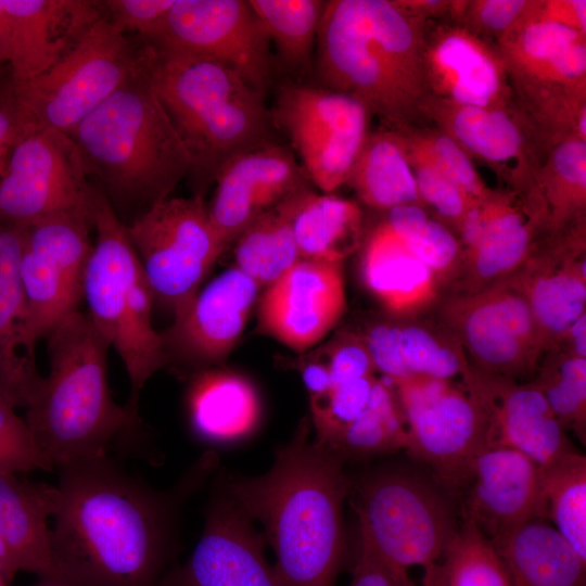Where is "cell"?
Returning a JSON list of instances; mask_svg holds the SVG:
<instances>
[{
    "label": "cell",
    "mask_w": 586,
    "mask_h": 586,
    "mask_svg": "<svg viewBox=\"0 0 586 586\" xmlns=\"http://www.w3.org/2000/svg\"><path fill=\"white\" fill-rule=\"evenodd\" d=\"M213 461L202 458L169 492L152 488L109 456L56 468L61 504L50 538L58 571L90 586H158L181 496Z\"/></svg>",
    "instance_id": "obj_1"
},
{
    "label": "cell",
    "mask_w": 586,
    "mask_h": 586,
    "mask_svg": "<svg viewBox=\"0 0 586 586\" xmlns=\"http://www.w3.org/2000/svg\"><path fill=\"white\" fill-rule=\"evenodd\" d=\"M349 492L344 461L310 440L307 419L265 474L224 483V493L263 525L284 586H335L346 552L343 505Z\"/></svg>",
    "instance_id": "obj_2"
},
{
    "label": "cell",
    "mask_w": 586,
    "mask_h": 586,
    "mask_svg": "<svg viewBox=\"0 0 586 586\" xmlns=\"http://www.w3.org/2000/svg\"><path fill=\"white\" fill-rule=\"evenodd\" d=\"M428 23L399 0L327 1L316 42L321 87L357 99L386 128L419 125Z\"/></svg>",
    "instance_id": "obj_3"
},
{
    "label": "cell",
    "mask_w": 586,
    "mask_h": 586,
    "mask_svg": "<svg viewBox=\"0 0 586 586\" xmlns=\"http://www.w3.org/2000/svg\"><path fill=\"white\" fill-rule=\"evenodd\" d=\"M68 135L116 213L137 218L190 174L189 154L154 90L142 51L140 68Z\"/></svg>",
    "instance_id": "obj_4"
},
{
    "label": "cell",
    "mask_w": 586,
    "mask_h": 586,
    "mask_svg": "<svg viewBox=\"0 0 586 586\" xmlns=\"http://www.w3.org/2000/svg\"><path fill=\"white\" fill-rule=\"evenodd\" d=\"M46 339L50 371L25 416L38 448L55 469L107 456L114 441L135 434L138 426V416L111 396L110 345L79 310Z\"/></svg>",
    "instance_id": "obj_5"
},
{
    "label": "cell",
    "mask_w": 586,
    "mask_h": 586,
    "mask_svg": "<svg viewBox=\"0 0 586 586\" xmlns=\"http://www.w3.org/2000/svg\"><path fill=\"white\" fill-rule=\"evenodd\" d=\"M154 90L191 162L194 194L204 196L233 156L276 140L265 93L212 60L142 46Z\"/></svg>",
    "instance_id": "obj_6"
},
{
    "label": "cell",
    "mask_w": 586,
    "mask_h": 586,
    "mask_svg": "<svg viewBox=\"0 0 586 586\" xmlns=\"http://www.w3.org/2000/svg\"><path fill=\"white\" fill-rule=\"evenodd\" d=\"M358 539L398 586H436L446 552L463 523L456 497L434 477L398 468L372 471L349 495Z\"/></svg>",
    "instance_id": "obj_7"
},
{
    "label": "cell",
    "mask_w": 586,
    "mask_h": 586,
    "mask_svg": "<svg viewBox=\"0 0 586 586\" xmlns=\"http://www.w3.org/2000/svg\"><path fill=\"white\" fill-rule=\"evenodd\" d=\"M91 221L97 238L85 270L82 298L94 328L125 365L131 386L126 407L138 416L140 391L167 366L161 334L152 324L154 296L126 225L95 183Z\"/></svg>",
    "instance_id": "obj_8"
},
{
    "label": "cell",
    "mask_w": 586,
    "mask_h": 586,
    "mask_svg": "<svg viewBox=\"0 0 586 586\" xmlns=\"http://www.w3.org/2000/svg\"><path fill=\"white\" fill-rule=\"evenodd\" d=\"M513 101L548 152L586 141V34L531 13L496 40Z\"/></svg>",
    "instance_id": "obj_9"
},
{
    "label": "cell",
    "mask_w": 586,
    "mask_h": 586,
    "mask_svg": "<svg viewBox=\"0 0 586 586\" xmlns=\"http://www.w3.org/2000/svg\"><path fill=\"white\" fill-rule=\"evenodd\" d=\"M140 65V49H135L103 15L47 72L22 82L8 76V84L37 128L68 135Z\"/></svg>",
    "instance_id": "obj_10"
},
{
    "label": "cell",
    "mask_w": 586,
    "mask_h": 586,
    "mask_svg": "<svg viewBox=\"0 0 586 586\" xmlns=\"http://www.w3.org/2000/svg\"><path fill=\"white\" fill-rule=\"evenodd\" d=\"M126 229L154 302L174 317L191 303L228 247L200 194L167 198L126 225Z\"/></svg>",
    "instance_id": "obj_11"
},
{
    "label": "cell",
    "mask_w": 586,
    "mask_h": 586,
    "mask_svg": "<svg viewBox=\"0 0 586 586\" xmlns=\"http://www.w3.org/2000/svg\"><path fill=\"white\" fill-rule=\"evenodd\" d=\"M271 114L313 186L330 193L346 183L371 116L357 99L324 87L284 84Z\"/></svg>",
    "instance_id": "obj_12"
},
{
    "label": "cell",
    "mask_w": 586,
    "mask_h": 586,
    "mask_svg": "<svg viewBox=\"0 0 586 586\" xmlns=\"http://www.w3.org/2000/svg\"><path fill=\"white\" fill-rule=\"evenodd\" d=\"M407 424L406 450L456 495L487 445V420L473 394L448 380L416 375L393 383Z\"/></svg>",
    "instance_id": "obj_13"
},
{
    "label": "cell",
    "mask_w": 586,
    "mask_h": 586,
    "mask_svg": "<svg viewBox=\"0 0 586 586\" xmlns=\"http://www.w3.org/2000/svg\"><path fill=\"white\" fill-rule=\"evenodd\" d=\"M94 183L69 135L40 128L13 148L0 180V224L24 228L44 217L91 216Z\"/></svg>",
    "instance_id": "obj_14"
},
{
    "label": "cell",
    "mask_w": 586,
    "mask_h": 586,
    "mask_svg": "<svg viewBox=\"0 0 586 586\" xmlns=\"http://www.w3.org/2000/svg\"><path fill=\"white\" fill-rule=\"evenodd\" d=\"M144 46L219 62L264 93L270 81V40L249 0H175Z\"/></svg>",
    "instance_id": "obj_15"
},
{
    "label": "cell",
    "mask_w": 586,
    "mask_h": 586,
    "mask_svg": "<svg viewBox=\"0 0 586 586\" xmlns=\"http://www.w3.org/2000/svg\"><path fill=\"white\" fill-rule=\"evenodd\" d=\"M91 228V216L79 213L48 216L22 228L20 276L37 341L78 310Z\"/></svg>",
    "instance_id": "obj_16"
},
{
    "label": "cell",
    "mask_w": 586,
    "mask_h": 586,
    "mask_svg": "<svg viewBox=\"0 0 586 586\" xmlns=\"http://www.w3.org/2000/svg\"><path fill=\"white\" fill-rule=\"evenodd\" d=\"M421 116L451 137L471 158L482 161L518 192L536 201L537 177L547 152L515 104L472 106L428 98Z\"/></svg>",
    "instance_id": "obj_17"
},
{
    "label": "cell",
    "mask_w": 586,
    "mask_h": 586,
    "mask_svg": "<svg viewBox=\"0 0 586 586\" xmlns=\"http://www.w3.org/2000/svg\"><path fill=\"white\" fill-rule=\"evenodd\" d=\"M455 497L493 546L531 520H547L542 467L505 446L486 445L474 456Z\"/></svg>",
    "instance_id": "obj_18"
},
{
    "label": "cell",
    "mask_w": 586,
    "mask_h": 586,
    "mask_svg": "<svg viewBox=\"0 0 586 586\" xmlns=\"http://www.w3.org/2000/svg\"><path fill=\"white\" fill-rule=\"evenodd\" d=\"M258 290L237 267L212 280L160 333L167 366L199 373L226 359L246 326Z\"/></svg>",
    "instance_id": "obj_19"
},
{
    "label": "cell",
    "mask_w": 586,
    "mask_h": 586,
    "mask_svg": "<svg viewBox=\"0 0 586 586\" xmlns=\"http://www.w3.org/2000/svg\"><path fill=\"white\" fill-rule=\"evenodd\" d=\"M208 215L227 246L262 214L313 189L292 151L277 140L229 160L214 181Z\"/></svg>",
    "instance_id": "obj_20"
},
{
    "label": "cell",
    "mask_w": 586,
    "mask_h": 586,
    "mask_svg": "<svg viewBox=\"0 0 586 586\" xmlns=\"http://www.w3.org/2000/svg\"><path fill=\"white\" fill-rule=\"evenodd\" d=\"M345 309L341 263L301 258L259 300L258 329L303 354L318 344Z\"/></svg>",
    "instance_id": "obj_21"
},
{
    "label": "cell",
    "mask_w": 586,
    "mask_h": 586,
    "mask_svg": "<svg viewBox=\"0 0 586 586\" xmlns=\"http://www.w3.org/2000/svg\"><path fill=\"white\" fill-rule=\"evenodd\" d=\"M264 544L251 519L222 492L209 504L190 558L158 586H284L265 559Z\"/></svg>",
    "instance_id": "obj_22"
},
{
    "label": "cell",
    "mask_w": 586,
    "mask_h": 586,
    "mask_svg": "<svg viewBox=\"0 0 586 586\" xmlns=\"http://www.w3.org/2000/svg\"><path fill=\"white\" fill-rule=\"evenodd\" d=\"M423 65L429 98L472 106L514 105L495 43L458 23H428Z\"/></svg>",
    "instance_id": "obj_23"
},
{
    "label": "cell",
    "mask_w": 586,
    "mask_h": 586,
    "mask_svg": "<svg viewBox=\"0 0 586 586\" xmlns=\"http://www.w3.org/2000/svg\"><path fill=\"white\" fill-rule=\"evenodd\" d=\"M5 16L3 62L14 82L52 67L100 18V1L1 0Z\"/></svg>",
    "instance_id": "obj_24"
},
{
    "label": "cell",
    "mask_w": 586,
    "mask_h": 586,
    "mask_svg": "<svg viewBox=\"0 0 586 586\" xmlns=\"http://www.w3.org/2000/svg\"><path fill=\"white\" fill-rule=\"evenodd\" d=\"M469 390L486 417L487 445L519 450L540 467L576 450L536 385L477 377Z\"/></svg>",
    "instance_id": "obj_25"
},
{
    "label": "cell",
    "mask_w": 586,
    "mask_h": 586,
    "mask_svg": "<svg viewBox=\"0 0 586 586\" xmlns=\"http://www.w3.org/2000/svg\"><path fill=\"white\" fill-rule=\"evenodd\" d=\"M60 504L58 486L0 472V563L11 583L18 571L38 577L59 572L48 520Z\"/></svg>",
    "instance_id": "obj_26"
},
{
    "label": "cell",
    "mask_w": 586,
    "mask_h": 586,
    "mask_svg": "<svg viewBox=\"0 0 586 586\" xmlns=\"http://www.w3.org/2000/svg\"><path fill=\"white\" fill-rule=\"evenodd\" d=\"M22 241V228L0 224V397L14 408H26L43 382L20 276Z\"/></svg>",
    "instance_id": "obj_27"
},
{
    "label": "cell",
    "mask_w": 586,
    "mask_h": 586,
    "mask_svg": "<svg viewBox=\"0 0 586 586\" xmlns=\"http://www.w3.org/2000/svg\"><path fill=\"white\" fill-rule=\"evenodd\" d=\"M494 548L512 586L586 585V560L545 519L520 525Z\"/></svg>",
    "instance_id": "obj_28"
},
{
    "label": "cell",
    "mask_w": 586,
    "mask_h": 586,
    "mask_svg": "<svg viewBox=\"0 0 586 586\" xmlns=\"http://www.w3.org/2000/svg\"><path fill=\"white\" fill-rule=\"evenodd\" d=\"M537 327L528 301L502 293L481 301L469 311L464 334L480 361L501 373H513L525 365Z\"/></svg>",
    "instance_id": "obj_29"
},
{
    "label": "cell",
    "mask_w": 586,
    "mask_h": 586,
    "mask_svg": "<svg viewBox=\"0 0 586 586\" xmlns=\"http://www.w3.org/2000/svg\"><path fill=\"white\" fill-rule=\"evenodd\" d=\"M189 416L205 440L229 442L251 433L260 417V403L252 383L231 371L199 372L189 390Z\"/></svg>",
    "instance_id": "obj_30"
},
{
    "label": "cell",
    "mask_w": 586,
    "mask_h": 586,
    "mask_svg": "<svg viewBox=\"0 0 586 586\" xmlns=\"http://www.w3.org/2000/svg\"><path fill=\"white\" fill-rule=\"evenodd\" d=\"M291 225L301 258L341 263L358 243L361 212L352 201L309 189L293 196Z\"/></svg>",
    "instance_id": "obj_31"
},
{
    "label": "cell",
    "mask_w": 586,
    "mask_h": 586,
    "mask_svg": "<svg viewBox=\"0 0 586 586\" xmlns=\"http://www.w3.org/2000/svg\"><path fill=\"white\" fill-rule=\"evenodd\" d=\"M345 184L373 208L422 204L402 141L390 128L369 130Z\"/></svg>",
    "instance_id": "obj_32"
},
{
    "label": "cell",
    "mask_w": 586,
    "mask_h": 586,
    "mask_svg": "<svg viewBox=\"0 0 586 586\" xmlns=\"http://www.w3.org/2000/svg\"><path fill=\"white\" fill-rule=\"evenodd\" d=\"M367 286L392 310H405L423 301L433 272L383 222L370 237L362 260Z\"/></svg>",
    "instance_id": "obj_33"
},
{
    "label": "cell",
    "mask_w": 586,
    "mask_h": 586,
    "mask_svg": "<svg viewBox=\"0 0 586 586\" xmlns=\"http://www.w3.org/2000/svg\"><path fill=\"white\" fill-rule=\"evenodd\" d=\"M293 196L258 216L235 240V267L259 288L301 259L291 225Z\"/></svg>",
    "instance_id": "obj_34"
},
{
    "label": "cell",
    "mask_w": 586,
    "mask_h": 586,
    "mask_svg": "<svg viewBox=\"0 0 586 586\" xmlns=\"http://www.w3.org/2000/svg\"><path fill=\"white\" fill-rule=\"evenodd\" d=\"M407 424L394 384L375 380L365 410L322 447L339 456L361 458L406 448Z\"/></svg>",
    "instance_id": "obj_35"
},
{
    "label": "cell",
    "mask_w": 586,
    "mask_h": 586,
    "mask_svg": "<svg viewBox=\"0 0 586 586\" xmlns=\"http://www.w3.org/2000/svg\"><path fill=\"white\" fill-rule=\"evenodd\" d=\"M546 519L586 560V457L568 453L542 467Z\"/></svg>",
    "instance_id": "obj_36"
},
{
    "label": "cell",
    "mask_w": 586,
    "mask_h": 586,
    "mask_svg": "<svg viewBox=\"0 0 586 586\" xmlns=\"http://www.w3.org/2000/svg\"><path fill=\"white\" fill-rule=\"evenodd\" d=\"M282 62L301 69L309 64L326 8L323 0H249Z\"/></svg>",
    "instance_id": "obj_37"
},
{
    "label": "cell",
    "mask_w": 586,
    "mask_h": 586,
    "mask_svg": "<svg viewBox=\"0 0 586 586\" xmlns=\"http://www.w3.org/2000/svg\"><path fill=\"white\" fill-rule=\"evenodd\" d=\"M395 131L408 160L431 166L456 184L472 202L482 201L492 194L472 158L443 130L419 124Z\"/></svg>",
    "instance_id": "obj_38"
},
{
    "label": "cell",
    "mask_w": 586,
    "mask_h": 586,
    "mask_svg": "<svg viewBox=\"0 0 586 586\" xmlns=\"http://www.w3.org/2000/svg\"><path fill=\"white\" fill-rule=\"evenodd\" d=\"M531 237L521 212L505 196L492 193L485 230L471 251L475 272L487 279L510 270L525 256Z\"/></svg>",
    "instance_id": "obj_39"
},
{
    "label": "cell",
    "mask_w": 586,
    "mask_h": 586,
    "mask_svg": "<svg viewBox=\"0 0 586 586\" xmlns=\"http://www.w3.org/2000/svg\"><path fill=\"white\" fill-rule=\"evenodd\" d=\"M436 586H512L509 574L477 526L463 519L438 572Z\"/></svg>",
    "instance_id": "obj_40"
},
{
    "label": "cell",
    "mask_w": 586,
    "mask_h": 586,
    "mask_svg": "<svg viewBox=\"0 0 586 586\" xmlns=\"http://www.w3.org/2000/svg\"><path fill=\"white\" fill-rule=\"evenodd\" d=\"M586 195V141L569 139L547 153L537 177V201L560 209H581Z\"/></svg>",
    "instance_id": "obj_41"
},
{
    "label": "cell",
    "mask_w": 586,
    "mask_h": 586,
    "mask_svg": "<svg viewBox=\"0 0 586 586\" xmlns=\"http://www.w3.org/2000/svg\"><path fill=\"white\" fill-rule=\"evenodd\" d=\"M586 284L579 270H559L538 278L528 304L539 327L553 334L565 333L585 313Z\"/></svg>",
    "instance_id": "obj_42"
},
{
    "label": "cell",
    "mask_w": 586,
    "mask_h": 586,
    "mask_svg": "<svg viewBox=\"0 0 586 586\" xmlns=\"http://www.w3.org/2000/svg\"><path fill=\"white\" fill-rule=\"evenodd\" d=\"M536 386L563 428L585 443L586 358L571 356L549 371Z\"/></svg>",
    "instance_id": "obj_43"
},
{
    "label": "cell",
    "mask_w": 586,
    "mask_h": 586,
    "mask_svg": "<svg viewBox=\"0 0 586 586\" xmlns=\"http://www.w3.org/2000/svg\"><path fill=\"white\" fill-rule=\"evenodd\" d=\"M375 380L373 375L357 379L310 397L316 443L327 444L365 410Z\"/></svg>",
    "instance_id": "obj_44"
},
{
    "label": "cell",
    "mask_w": 586,
    "mask_h": 586,
    "mask_svg": "<svg viewBox=\"0 0 586 586\" xmlns=\"http://www.w3.org/2000/svg\"><path fill=\"white\" fill-rule=\"evenodd\" d=\"M53 463L38 448L15 408L0 397V472L53 471Z\"/></svg>",
    "instance_id": "obj_45"
},
{
    "label": "cell",
    "mask_w": 586,
    "mask_h": 586,
    "mask_svg": "<svg viewBox=\"0 0 586 586\" xmlns=\"http://www.w3.org/2000/svg\"><path fill=\"white\" fill-rule=\"evenodd\" d=\"M535 0L462 1L455 23L495 42L527 17Z\"/></svg>",
    "instance_id": "obj_46"
},
{
    "label": "cell",
    "mask_w": 586,
    "mask_h": 586,
    "mask_svg": "<svg viewBox=\"0 0 586 586\" xmlns=\"http://www.w3.org/2000/svg\"><path fill=\"white\" fill-rule=\"evenodd\" d=\"M103 15L120 34H133L143 44L161 30L175 0H104Z\"/></svg>",
    "instance_id": "obj_47"
},
{
    "label": "cell",
    "mask_w": 586,
    "mask_h": 586,
    "mask_svg": "<svg viewBox=\"0 0 586 586\" xmlns=\"http://www.w3.org/2000/svg\"><path fill=\"white\" fill-rule=\"evenodd\" d=\"M422 203L431 205L444 218L458 222L459 226L474 203L449 179L431 166L415 160H408Z\"/></svg>",
    "instance_id": "obj_48"
},
{
    "label": "cell",
    "mask_w": 586,
    "mask_h": 586,
    "mask_svg": "<svg viewBox=\"0 0 586 586\" xmlns=\"http://www.w3.org/2000/svg\"><path fill=\"white\" fill-rule=\"evenodd\" d=\"M399 240L432 272L451 265L459 251L458 242L450 230L431 218Z\"/></svg>",
    "instance_id": "obj_49"
},
{
    "label": "cell",
    "mask_w": 586,
    "mask_h": 586,
    "mask_svg": "<svg viewBox=\"0 0 586 586\" xmlns=\"http://www.w3.org/2000/svg\"><path fill=\"white\" fill-rule=\"evenodd\" d=\"M331 387L372 375L374 366L362 341L355 335L343 334L324 345Z\"/></svg>",
    "instance_id": "obj_50"
},
{
    "label": "cell",
    "mask_w": 586,
    "mask_h": 586,
    "mask_svg": "<svg viewBox=\"0 0 586 586\" xmlns=\"http://www.w3.org/2000/svg\"><path fill=\"white\" fill-rule=\"evenodd\" d=\"M402 327L391 322L372 324L362 341L375 370L392 383L408 379L400 352Z\"/></svg>",
    "instance_id": "obj_51"
},
{
    "label": "cell",
    "mask_w": 586,
    "mask_h": 586,
    "mask_svg": "<svg viewBox=\"0 0 586 586\" xmlns=\"http://www.w3.org/2000/svg\"><path fill=\"white\" fill-rule=\"evenodd\" d=\"M8 76L0 86V180L14 145L23 137L38 130L12 94Z\"/></svg>",
    "instance_id": "obj_52"
},
{
    "label": "cell",
    "mask_w": 586,
    "mask_h": 586,
    "mask_svg": "<svg viewBox=\"0 0 586 586\" xmlns=\"http://www.w3.org/2000/svg\"><path fill=\"white\" fill-rule=\"evenodd\" d=\"M441 347L426 330L417 326L402 327L400 352L408 379L416 375L430 377Z\"/></svg>",
    "instance_id": "obj_53"
},
{
    "label": "cell",
    "mask_w": 586,
    "mask_h": 586,
    "mask_svg": "<svg viewBox=\"0 0 586 586\" xmlns=\"http://www.w3.org/2000/svg\"><path fill=\"white\" fill-rule=\"evenodd\" d=\"M532 14L586 34L585 0H536Z\"/></svg>",
    "instance_id": "obj_54"
},
{
    "label": "cell",
    "mask_w": 586,
    "mask_h": 586,
    "mask_svg": "<svg viewBox=\"0 0 586 586\" xmlns=\"http://www.w3.org/2000/svg\"><path fill=\"white\" fill-rule=\"evenodd\" d=\"M310 397L324 394L331 388V375L324 346L305 352L295 360Z\"/></svg>",
    "instance_id": "obj_55"
},
{
    "label": "cell",
    "mask_w": 586,
    "mask_h": 586,
    "mask_svg": "<svg viewBox=\"0 0 586 586\" xmlns=\"http://www.w3.org/2000/svg\"><path fill=\"white\" fill-rule=\"evenodd\" d=\"M349 586H398L384 565L359 539Z\"/></svg>",
    "instance_id": "obj_56"
},
{
    "label": "cell",
    "mask_w": 586,
    "mask_h": 586,
    "mask_svg": "<svg viewBox=\"0 0 586 586\" xmlns=\"http://www.w3.org/2000/svg\"><path fill=\"white\" fill-rule=\"evenodd\" d=\"M574 346L575 356L586 357V315H581L568 329Z\"/></svg>",
    "instance_id": "obj_57"
},
{
    "label": "cell",
    "mask_w": 586,
    "mask_h": 586,
    "mask_svg": "<svg viewBox=\"0 0 586 586\" xmlns=\"http://www.w3.org/2000/svg\"><path fill=\"white\" fill-rule=\"evenodd\" d=\"M34 586H90V585L64 572H58L51 575L39 577V581Z\"/></svg>",
    "instance_id": "obj_58"
},
{
    "label": "cell",
    "mask_w": 586,
    "mask_h": 586,
    "mask_svg": "<svg viewBox=\"0 0 586 586\" xmlns=\"http://www.w3.org/2000/svg\"><path fill=\"white\" fill-rule=\"evenodd\" d=\"M4 34H5V16H4L3 7H2L1 0H0V66L5 65L4 62H3Z\"/></svg>",
    "instance_id": "obj_59"
},
{
    "label": "cell",
    "mask_w": 586,
    "mask_h": 586,
    "mask_svg": "<svg viewBox=\"0 0 586 586\" xmlns=\"http://www.w3.org/2000/svg\"><path fill=\"white\" fill-rule=\"evenodd\" d=\"M0 586H11V582L8 579L1 563H0Z\"/></svg>",
    "instance_id": "obj_60"
},
{
    "label": "cell",
    "mask_w": 586,
    "mask_h": 586,
    "mask_svg": "<svg viewBox=\"0 0 586 586\" xmlns=\"http://www.w3.org/2000/svg\"><path fill=\"white\" fill-rule=\"evenodd\" d=\"M9 69V67L7 65H1L0 66V86L1 84L3 82V80L7 78V71Z\"/></svg>",
    "instance_id": "obj_61"
}]
</instances>
